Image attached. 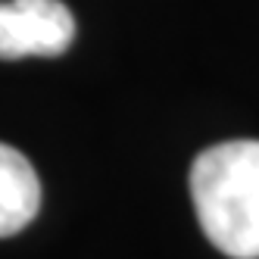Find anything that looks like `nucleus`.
<instances>
[{"label": "nucleus", "instance_id": "3", "mask_svg": "<svg viewBox=\"0 0 259 259\" xmlns=\"http://www.w3.org/2000/svg\"><path fill=\"white\" fill-rule=\"evenodd\" d=\"M41 181L31 162L10 144H0V237L19 234L38 215Z\"/></svg>", "mask_w": 259, "mask_h": 259}, {"label": "nucleus", "instance_id": "2", "mask_svg": "<svg viewBox=\"0 0 259 259\" xmlns=\"http://www.w3.org/2000/svg\"><path fill=\"white\" fill-rule=\"evenodd\" d=\"M75 41V19L63 0H4L0 60L60 57Z\"/></svg>", "mask_w": 259, "mask_h": 259}, {"label": "nucleus", "instance_id": "1", "mask_svg": "<svg viewBox=\"0 0 259 259\" xmlns=\"http://www.w3.org/2000/svg\"><path fill=\"white\" fill-rule=\"evenodd\" d=\"M191 200L212 247L259 259V141H222L191 165Z\"/></svg>", "mask_w": 259, "mask_h": 259}]
</instances>
